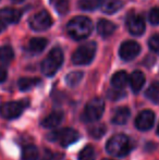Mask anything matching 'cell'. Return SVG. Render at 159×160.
<instances>
[{
    "mask_svg": "<svg viewBox=\"0 0 159 160\" xmlns=\"http://www.w3.org/2000/svg\"><path fill=\"white\" fill-rule=\"evenodd\" d=\"M68 34L75 40L86 39L93 31V22L86 17H77L70 20L67 25Z\"/></svg>",
    "mask_w": 159,
    "mask_h": 160,
    "instance_id": "obj_1",
    "label": "cell"
},
{
    "mask_svg": "<svg viewBox=\"0 0 159 160\" xmlns=\"http://www.w3.org/2000/svg\"><path fill=\"white\" fill-rule=\"evenodd\" d=\"M106 149L108 154L115 157H124L131 152L132 145L127 135L116 134L107 142Z\"/></svg>",
    "mask_w": 159,
    "mask_h": 160,
    "instance_id": "obj_2",
    "label": "cell"
},
{
    "mask_svg": "<svg viewBox=\"0 0 159 160\" xmlns=\"http://www.w3.org/2000/svg\"><path fill=\"white\" fill-rule=\"evenodd\" d=\"M63 63V51L61 48L56 47L48 53L45 60L42 62V72L46 76H52L57 73L60 67Z\"/></svg>",
    "mask_w": 159,
    "mask_h": 160,
    "instance_id": "obj_3",
    "label": "cell"
},
{
    "mask_svg": "<svg viewBox=\"0 0 159 160\" xmlns=\"http://www.w3.org/2000/svg\"><path fill=\"white\" fill-rule=\"evenodd\" d=\"M97 45L95 42H88L80 46L72 55V62L77 65H86L93 61L96 55Z\"/></svg>",
    "mask_w": 159,
    "mask_h": 160,
    "instance_id": "obj_4",
    "label": "cell"
},
{
    "mask_svg": "<svg viewBox=\"0 0 159 160\" xmlns=\"http://www.w3.org/2000/svg\"><path fill=\"white\" fill-rule=\"evenodd\" d=\"M105 111V102L102 98L96 97L87 102L82 114V120L86 123H93L102 118Z\"/></svg>",
    "mask_w": 159,
    "mask_h": 160,
    "instance_id": "obj_5",
    "label": "cell"
},
{
    "mask_svg": "<svg viewBox=\"0 0 159 160\" xmlns=\"http://www.w3.org/2000/svg\"><path fill=\"white\" fill-rule=\"evenodd\" d=\"M47 138L51 142L59 143L62 147H68L80 138V134L77 131L71 128H63L60 130L53 131L47 135Z\"/></svg>",
    "mask_w": 159,
    "mask_h": 160,
    "instance_id": "obj_6",
    "label": "cell"
},
{
    "mask_svg": "<svg viewBox=\"0 0 159 160\" xmlns=\"http://www.w3.org/2000/svg\"><path fill=\"white\" fill-rule=\"evenodd\" d=\"M28 106V100H21V101H8L2 105H0V114L2 118L8 119H15L19 118L23 110Z\"/></svg>",
    "mask_w": 159,
    "mask_h": 160,
    "instance_id": "obj_7",
    "label": "cell"
},
{
    "mask_svg": "<svg viewBox=\"0 0 159 160\" xmlns=\"http://www.w3.org/2000/svg\"><path fill=\"white\" fill-rule=\"evenodd\" d=\"M51 25H52V19H51V17L46 10H42L40 12L36 13L30 20L31 28L36 31V32H42V31L48 30Z\"/></svg>",
    "mask_w": 159,
    "mask_h": 160,
    "instance_id": "obj_8",
    "label": "cell"
},
{
    "mask_svg": "<svg viewBox=\"0 0 159 160\" xmlns=\"http://www.w3.org/2000/svg\"><path fill=\"white\" fill-rule=\"evenodd\" d=\"M141 52V46L134 40H127L124 42L120 47L119 55L121 59H123L124 61H131L134 58H136L138 56V53Z\"/></svg>",
    "mask_w": 159,
    "mask_h": 160,
    "instance_id": "obj_9",
    "label": "cell"
},
{
    "mask_svg": "<svg viewBox=\"0 0 159 160\" xmlns=\"http://www.w3.org/2000/svg\"><path fill=\"white\" fill-rule=\"evenodd\" d=\"M155 122V113L152 110H143L135 119V127L140 131H148Z\"/></svg>",
    "mask_w": 159,
    "mask_h": 160,
    "instance_id": "obj_10",
    "label": "cell"
},
{
    "mask_svg": "<svg viewBox=\"0 0 159 160\" xmlns=\"http://www.w3.org/2000/svg\"><path fill=\"white\" fill-rule=\"evenodd\" d=\"M127 30L132 35L140 36L145 31V21L141 15L138 14H131L127 17Z\"/></svg>",
    "mask_w": 159,
    "mask_h": 160,
    "instance_id": "obj_11",
    "label": "cell"
},
{
    "mask_svg": "<svg viewBox=\"0 0 159 160\" xmlns=\"http://www.w3.org/2000/svg\"><path fill=\"white\" fill-rule=\"evenodd\" d=\"M22 17V12L17 9L4 8L0 10V18L6 24H15L20 21Z\"/></svg>",
    "mask_w": 159,
    "mask_h": 160,
    "instance_id": "obj_12",
    "label": "cell"
},
{
    "mask_svg": "<svg viewBox=\"0 0 159 160\" xmlns=\"http://www.w3.org/2000/svg\"><path fill=\"white\" fill-rule=\"evenodd\" d=\"M62 119H63V112L61 110H55L42 121V127L46 128H56L62 122Z\"/></svg>",
    "mask_w": 159,
    "mask_h": 160,
    "instance_id": "obj_13",
    "label": "cell"
},
{
    "mask_svg": "<svg viewBox=\"0 0 159 160\" xmlns=\"http://www.w3.org/2000/svg\"><path fill=\"white\" fill-rule=\"evenodd\" d=\"M131 88L134 93H138L145 84V75L141 71H134L129 78Z\"/></svg>",
    "mask_w": 159,
    "mask_h": 160,
    "instance_id": "obj_14",
    "label": "cell"
},
{
    "mask_svg": "<svg viewBox=\"0 0 159 160\" xmlns=\"http://www.w3.org/2000/svg\"><path fill=\"white\" fill-rule=\"evenodd\" d=\"M116 28H117L116 24L112 23L111 21H109V20H100L97 23V32L102 37L111 36L115 33Z\"/></svg>",
    "mask_w": 159,
    "mask_h": 160,
    "instance_id": "obj_15",
    "label": "cell"
},
{
    "mask_svg": "<svg viewBox=\"0 0 159 160\" xmlns=\"http://www.w3.org/2000/svg\"><path fill=\"white\" fill-rule=\"evenodd\" d=\"M130 116H131V111L127 107H120L119 109L116 110L115 114H113L112 121L113 124H117V125H123L127 122L129 120Z\"/></svg>",
    "mask_w": 159,
    "mask_h": 160,
    "instance_id": "obj_16",
    "label": "cell"
},
{
    "mask_svg": "<svg viewBox=\"0 0 159 160\" xmlns=\"http://www.w3.org/2000/svg\"><path fill=\"white\" fill-rule=\"evenodd\" d=\"M47 44H48V40L46 38L42 37H35L32 38L28 42V51L34 55L40 53L45 48H46Z\"/></svg>",
    "mask_w": 159,
    "mask_h": 160,
    "instance_id": "obj_17",
    "label": "cell"
},
{
    "mask_svg": "<svg viewBox=\"0 0 159 160\" xmlns=\"http://www.w3.org/2000/svg\"><path fill=\"white\" fill-rule=\"evenodd\" d=\"M129 82V76L125 71H118L111 78V85L116 89H122Z\"/></svg>",
    "mask_w": 159,
    "mask_h": 160,
    "instance_id": "obj_18",
    "label": "cell"
},
{
    "mask_svg": "<svg viewBox=\"0 0 159 160\" xmlns=\"http://www.w3.org/2000/svg\"><path fill=\"white\" fill-rule=\"evenodd\" d=\"M40 78H22L19 80L17 82V86L21 91L25 92V91H30L31 88L37 86L38 84H40Z\"/></svg>",
    "mask_w": 159,
    "mask_h": 160,
    "instance_id": "obj_19",
    "label": "cell"
},
{
    "mask_svg": "<svg viewBox=\"0 0 159 160\" xmlns=\"http://www.w3.org/2000/svg\"><path fill=\"white\" fill-rule=\"evenodd\" d=\"M14 58L13 49L10 46L0 47V64L8 65Z\"/></svg>",
    "mask_w": 159,
    "mask_h": 160,
    "instance_id": "obj_20",
    "label": "cell"
},
{
    "mask_svg": "<svg viewBox=\"0 0 159 160\" xmlns=\"http://www.w3.org/2000/svg\"><path fill=\"white\" fill-rule=\"evenodd\" d=\"M106 0H80L79 7L84 11H94L104 6Z\"/></svg>",
    "mask_w": 159,
    "mask_h": 160,
    "instance_id": "obj_21",
    "label": "cell"
},
{
    "mask_svg": "<svg viewBox=\"0 0 159 160\" xmlns=\"http://www.w3.org/2000/svg\"><path fill=\"white\" fill-rule=\"evenodd\" d=\"M123 7V2L121 0H107L102 6V11L107 14H112L119 11Z\"/></svg>",
    "mask_w": 159,
    "mask_h": 160,
    "instance_id": "obj_22",
    "label": "cell"
},
{
    "mask_svg": "<svg viewBox=\"0 0 159 160\" xmlns=\"http://www.w3.org/2000/svg\"><path fill=\"white\" fill-rule=\"evenodd\" d=\"M38 156V149L32 144L26 145L22 150V160H37Z\"/></svg>",
    "mask_w": 159,
    "mask_h": 160,
    "instance_id": "obj_23",
    "label": "cell"
},
{
    "mask_svg": "<svg viewBox=\"0 0 159 160\" xmlns=\"http://www.w3.org/2000/svg\"><path fill=\"white\" fill-rule=\"evenodd\" d=\"M145 95H146V97L149 100H152L153 102L159 105V82H154L147 88Z\"/></svg>",
    "mask_w": 159,
    "mask_h": 160,
    "instance_id": "obj_24",
    "label": "cell"
},
{
    "mask_svg": "<svg viewBox=\"0 0 159 160\" xmlns=\"http://www.w3.org/2000/svg\"><path fill=\"white\" fill-rule=\"evenodd\" d=\"M50 3L53 6V8L56 9L59 14L64 15L69 12L70 9V4H69L68 0H50Z\"/></svg>",
    "mask_w": 159,
    "mask_h": 160,
    "instance_id": "obj_25",
    "label": "cell"
},
{
    "mask_svg": "<svg viewBox=\"0 0 159 160\" xmlns=\"http://www.w3.org/2000/svg\"><path fill=\"white\" fill-rule=\"evenodd\" d=\"M83 72L81 71H73L71 73H69L68 75L66 76V83L71 87L77 86V84L82 81L83 78Z\"/></svg>",
    "mask_w": 159,
    "mask_h": 160,
    "instance_id": "obj_26",
    "label": "cell"
},
{
    "mask_svg": "<svg viewBox=\"0 0 159 160\" xmlns=\"http://www.w3.org/2000/svg\"><path fill=\"white\" fill-rule=\"evenodd\" d=\"M107 132V128L105 124H94L93 127L89 128V134L94 138H100Z\"/></svg>",
    "mask_w": 159,
    "mask_h": 160,
    "instance_id": "obj_27",
    "label": "cell"
},
{
    "mask_svg": "<svg viewBox=\"0 0 159 160\" xmlns=\"http://www.w3.org/2000/svg\"><path fill=\"white\" fill-rule=\"evenodd\" d=\"M79 160H95V150L93 146L88 145L83 148L79 154Z\"/></svg>",
    "mask_w": 159,
    "mask_h": 160,
    "instance_id": "obj_28",
    "label": "cell"
},
{
    "mask_svg": "<svg viewBox=\"0 0 159 160\" xmlns=\"http://www.w3.org/2000/svg\"><path fill=\"white\" fill-rule=\"evenodd\" d=\"M148 45H149V48L156 52L157 55H159V36L158 35H155L153 37H151L148 42Z\"/></svg>",
    "mask_w": 159,
    "mask_h": 160,
    "instance_id": "obj_29",
    "label": "cell"
},
{
    "mask_svg": "<svg viewBox=\"0 0 159 160\" xmlns=\"http://www.w3.org/2000/svg\"><path fill=\"white\" fill-rule=\"evenodd\" d=\"M149 22L153 25H158L159 24V8H154L149 12Z\"/></svg>",
    "mask_w": 159,
    "mask_h": 160,
    "instance_id": "obj_30",
    "label": "cell"
},
{
    "mask_svg": "<svg viewBox=\"0 0 159 160\" xmlns=\"http://www.w3.org/2000/svg\"><path fill=\"white\" fill-rule=\"evenodd\" d=\"M107 95H108V98L111 99V100H118V99L122 98L125 94L122 92V89H116L115 88V89H110Z\"/></svg>",
    "mask_w": 159,
    "mask_h": 160,
    "instance_id": "obj_31",
    "label": "cell"
},
{
    "mask_svg": "<svg viewBox=\"0 0 159 160\" xmlns=\"http://www.w3.org/2000/svg\"><path fill=\"white\" fill-rule=\"evenodd\" d=\"M7 76H8V73H7L6 69L0 68V83H3L7 80Z\"/></svg>",
    "mask_w": 159,
    "mask_h": 160,
    "instance_id": "obj_32",
    "label": "cell"
},
{
    "mask_svg": "<svg viewBox=\"0 0 159 160\" xmlns=\"http://www.w3.org/2000/svg\"><path fill=\"white\" fill-rule=\"evenodd\" d=\"M42 160H52V154H51L48 149H46L44 152V155H42Z\"/></svg>",
    "mask_w": 159,
    "mask_h": 160,
    "instance_id": "obj_33",
    "label": "cell"
},
{
    "mask_svg": "<svg viewBox=\"0 0 159 160\" xmlns=\"http://www.w3.org/2000/svg\"><path fill=\"white\" fill-rule=\"evenodd\" d=\"M6 26H7V24L4 23V22L2 21L1 18H0V33H2L4 30H6Z\"/></svg>",
    "mask_w": 159,
    "mask_h": 160,
    "instance_id": "obj_34",
    "label": "cell"
},
{
    "mask_svg": "<svg viewBox=\"0 0 159 160\" xmlns=\"http://www.w3.org/2000/svg\"><path fill=\"white\" fill-rule=\"evenodd\" d=\"M11 1H13V2H17V3H19V2H22L23 0H11Z\"/></svg>",
    "mask_w": 159,
    "mask_h": 160,
    "instance_id": "obj_35",
    "label": "cell"
},
{
    "mask_svg": "<svg viewBox=\"0 0 159 160\" xmlns=\"http://www.w3.org/2000/svg\"><path fill=\"white\" fill-rule=\"evenodd\" d=\"M157 132H158V134H159V125H158V131H157Z\"/></svg>",
    "mask_w": 159,
    "mask_h": 160,
    "instance_id": "obj_36",
    "label": "cell"
},
{
    "mask_svg": "<svg viewBox=\"0 0 159 160\" xmlns=\"http://www.w3.org/2000/svg\"><path fill=\"white\" fill-rule=\"evenodd\" d=\"M104 160H113V159H104Z\"/></svg>",
    "mask_w": 159,
    "mask_h": 160,
    "instance_id": "obj_37",
    "label": "cell"
}]
</instances>
